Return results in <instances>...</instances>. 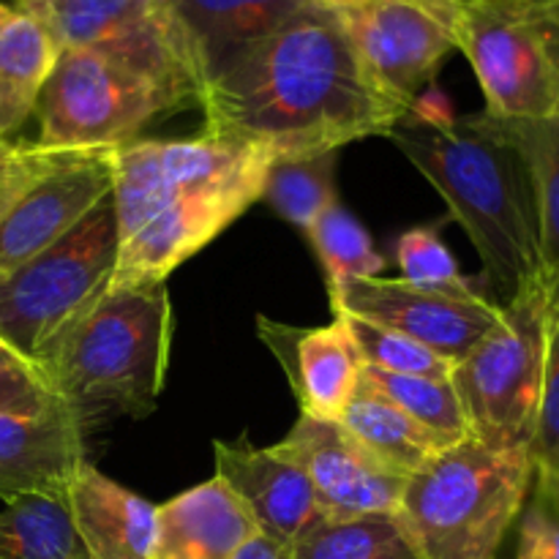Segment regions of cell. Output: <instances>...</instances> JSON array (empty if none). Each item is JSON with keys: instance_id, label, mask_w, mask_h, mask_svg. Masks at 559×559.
<instances>
[{"instance_id": "obj_19", "label": "cell", "mask_w": 559, "mask_h": 559, "mask_svg": "<svg viewBox=\"0 0 559 559\" xmlns=\"http://www.w3.org/2000/svg\"><path fill=\"white\" fill-rule=\"evenodd\" d=\"M66 508L87 559H147L156 538V508L82 464L66 489Z\"/></svg>"}, {"instance_id": "obj_6", "label": "cell", "mask_w": 559, "mask_h": 559, "mask_svg": "<svg viewBox=\"0 0 559 559\" xmlns=\"http://www.w3.org/2000/svg\"><path fill=\"white\" fill-rule=\"evenodd\" d=\"M456 49L473 66L489 115H559V0H462Z\"/></svg>"}, {"instance_id": "obj_1", "label": "cell", "mask_w": 559, "mask_h": 559, "mask_svg": "<svg viewBox=\"0 0 559 559\" xmlns=\"http://www.w3.org/2000/svg\"><path fill=\"white\" fill-rule=\"evenodd\" d=\"M200 109L207 136L262 145L282 162L385 136L413 107L369 74L336 11L304 3L207 80Z\"/></svg>"}, {"instance_id": "obj_14", "label": "cell", "mask_w": 559, "mask_h": 559, "mask_svg": "<svg viewBox=\"0 0 559 559\" xmlns=\"http://www.w3.org/2000/svg\"><path fill=\"white\" fill-rule=\"evenodd\" d=\"M273 448L304 469L328 522L402 511L409 478L371 456L338 420L300 415Z\"/></svg>"}, {"instance_id": "obj_35", "label": "cell", "mask_w": 559, "mask_h": 559, "mask_svg": "<svg viewBox=\"0 0 559 559\" xmlns=\"http://www.w3.org/2000/svg\"><path fill=\"white\" fill-rule=\"evenodd\" d=\"M52 402L58 399L52 396L36 366L16 355L14 349H5L0 355V418L38 413Z\"/></svg>"}, {"instance_id": "obj_3", "label": "cell", "mask_w": 559, "mask_h": 559, "mask_svg": "<svg viewBox=\"0 0 559 559\" xmlns=\"http://www.w3.org/2000/svg\"><path fill=\"white\" fill-rule=\"evenodd\" d=\"M169 287L104 289L36 360L52 396L87 431L107 418H145L156 409L173 353Z\"/></svg>"}, {"instance_id": "obj_12", "label": "cell", "mask_w": 559, "mask_h": 559, "mask_svg": "<svg viewBox=\"0 0 559 559\" xmlns=\"http://www.w3.org/2000/svg\"><path fill=\"white\" fill-rule=\"evenodd\" d=\"M331 295L333 314L358 317L404 333L459 364L497 325L502 306L486 295H451L415 287L404 278H355Z\"/></svg>"}, {"instance_id": "obj_18", "label": "cell", "mask_w": 559, "mask_h": 559, "mask_svg": "<svg viewBox=\"0 0 559 559\" xmlns=\"http://www.w3.org/2000/svg\"><path fill=\"white\" fill-rule=\"evenodd\" d=\"M257 331L271 347L298 399L300 415L338 420L360 382V355L344 320L322 328H293L257 317Z\"/></svg>"}, {"instance_id": "obj_9", "label": "cell", "mask_w": 559, "mask_h": 559, "mask_svg": "<svg viewBox=\"0 0 559 559\" xmlns=\"http://www.w3.org/2000/svg\"><path fill=\"white\" fill-rule=\"evenodd\" d=\"M55 47L96 49L118 58L200 107L207 74L167 0H16Z\"/></svg>"}, {"instance_id": "obj_17", "label": "cell", "mask_w": 559, "mask_h": 559, "mask_svg": "<svg viewBox=\"0 0 559 559\" xmlns=\"http://www.w3.org/2000/svg\"><path fill=\"white\" fill-rule=\"evenodd\" d=\"M82 420L52 402L38 413L0 418V500L63 497L76 469L87 462Z\"/></svg>"}, {"instance_id": "obj_16", "label": "cell", "mask_w": 559, "mask_h": 559, "mask_svg": "<svg viewBox=\"0 0 559 559\" xmlns=\"http://www.w3.org/2000/svg\"><path fill=\"white\" fill-rule=\"evenodd\" d=\"M216 478L233 491L260 535L293 549L322 522L314 489L304 469L276 448H254L246 437L213 442Z\"/></svg>"}, {"instance_id": "obj_27", "label": "cell", "mask_w": 559, "mask_h": 559, "mask_svg": "<svg viewBox=\"0 0 559 559\" xmlns=\"http://www.w3.org/2000/svg\"><path fill=\"white\" fill-rule=\"evenodd\" d=\"M338 153L282 158L271 167L262 189V200L293 227L309 229L314 218L336 200Z\"/></svg>"}, {"instance_id": "obj_36", "label": "cell", "mask_w": 559, "mask_h": 559, "mask_svg": "<svg viewBox=\"0 0 559 559\" xmlns=\"http://www.w3.org/2000/svg\"><path fill=\"white\" fill-rule=\"evenodd\" d=\"M233 559H293V551H289V546L276 544L265 535H254Z\"/></svg>"}, {"instance_id": "obj_29", "label": "cell", "mask_w": 559, "mask_h": 559, "mask_svg": "<svg viewBox=\"0 0 559 559\" xmlns=\"http://www.w3.org/2000/svg\"><path fill=\"white\" fill-rule=\"evenodd\" d=\"M364 377L391 399L396 407H402L409 418L418 420L420 426L435 431L437 437L456 445V442L469 440V426L464 418L462 402L453 388L451 377L448 380H435V377H407V374H388L364 366Z\"/></svg>"}, {"instance_id": "obj_5", "label": "cell", "mask_w": 559, "mask_h": 559, "mask_svg": "<svg viewBox=\"0 0 559 559\" xmlns=\"http://www.w3.org/2000/svg\"><path fill=\"white\" fill-rule=\"evenodd\" d=\"M546 364V276L502 306L497 325L453 369L469 437L495 451H530Z\"/></svg>"}, {"instance_id": "obj_38", "label": "cell", "mask_w": 559, "mask_h": 559, "mask_svg": "<svg viewBox=\"0 0 559 559\" xmlns=\"http://www.w3.org/2000/svg\"><path fill=\"white\" fill-rule=\"evenodd\" d=\"M535 473L544 475V478L549 480L551 486H555V491L559 495V464H557V467H551V469H535Z\"/></svg>"}, {"instance_id": "obj_39", "label": "cell", "mask_w": 559, "mask_h": 559, "mask_svg": "<svg viewBox=\"0 0 559 559\" xmlns=\"http://www.w3.org/2000/svg\"><path fill=\"white\" fill-rule=\"evenodd\" d=\"M14 14H16L14 9H9V5H3V3H0V27H3L5 22H9L11 16H14Z\"/></svg>"}, {"instance_id": "obj_25", "label": "cell", "mask_w": 559, "mask_h": 559, "mask_svg": "<svg viewBox=\"0 0 559 559\" xmlns=\"http://www.w3.org/2000/svg\"><path fill=\"white\" fill-rule=\"evenodd\" d=\"M289 551L293 559H424L399 513L322 519Z\"/></svg>"}, {"instance_id": "obj_22", "label": "cell", "mask_w": 559, "mask_h": 559, "mask_svg": "<svg viewBox=\"0 0 559 559\" xmlns=\"http://www.w3.org/2000/svg\"><path fill=\"white\" fill-rule=\"evenodd\" d=\"M338 424L349 431L374 459L385 467L396 469L404 478L426 467L431 459L440 456L448 445L442 437L409 418L402 407L382 396L360 371V382L349 399L347 409L342 413Z\"/></svg>"}, {"instance_id": "obj_28", "label": "cell", "mask_w": 559, "mask_h": 559, "mask_svg": "<svg viewBox=\"0 0 559 559\" xmlns=\"http://www.w3.org/2000/svg\"><path fill=\"white\" fill-rule=\"evenodd\" d=\"M306 238L325 267L328 293H336L355 278H374L385 271V260L371 243V235L342 202L325 207L306 229Z\"/></svg>"}, {"instance_id": "obj_10", "label": "cell", "mask_w": 559, "mask_h": 559, "mask_svg": "<svg viewBox=\"0 0 559 559\" xmlns=\"http://www.w3.org/2000/svg\"><path fill=\"white\" fill-rule=\"evenodd\" d=\"M273 164L276 156L267 147L207 134L197 140H134L115 147L112 200L120 243L173 202Z\"/></svg>"}, {"instance_id": "obj_4", "label": "cell", "mask_w": 559, "mask_h": 559, "mask_svg": "<svg viewBox=\"0 0 559 559\" xmlns=\"http://www.w3.org/2000/svg\"><path fill=\"white\" fill-rule=\"evenodd\" d=\"M535 480L530 451L462 440L404 486L402 516L424 559H495Z\"/></svg>"}, {"instance_id": "obj_26", "label": "cell", "mask_w": 559, "mask_h": 559, "mask_svg": "<svg viewBox=\"0 0 559 559\" xmlns=\"http://www.w3.org/2000/svg\"><path fill=\"white\" fill-rule=\"evenodd\" d=\"M500 120L527 162L540 218V251L546 276L559 273V115L538 120Z\"/></svg>"}, {"instance_id": "obj_24", "label": "cell", "mask_w": 559, "mask_h": 559, "mask_svg": "<svg viewBox=\"0 0 559 559\" xmlns=\"http://www.w3.org/2000/svg\"><path fill=\"white\" fill-rule=\"evenodd\" d=\"M0 559H87L63 497H20L0 511Z\"/></svg>"}, {"instance_id": "obj_23", "label": "cell", "mask_w": 559, "mask_h": 559, "mask_svg": "<svg viewBox=\"0 0 559 559\" xmlns=\"http://www.w3.org/2000/svg\"><path fill=\"white\" fill-rule=\"evenodd\" d=\"M55 60L58 47L27 14L16 11L0 27V140H9L36 112Z\"/></svg>"}, {"instance_id": "obj_21", "label": "cell", "mask_w": 559, "mask_h": 559, "mask_svg": "<svg viewBox=\"0 0 559 559\" xmlns=\"http://www.w3.org/2000/svg\"><path fill=\"white\" fill-rule=\"evenodd\" d=\"M309 0H167L207 80Z\"/></svg>"}, {"instance_id": "obj_37", "label": "cell", "mask_w": 559, "mask_h": 559, "mask_svg": "<svg viewBox=\"0 0 559 559\" xmlns=\"http://www.w3.org/2000/svg\"><path fill=\"white\" fill-rule=\"evenodd\" d=\"M309 3H317L322 5V9H331V11H353V9H360V5H366L369 0H309Z\"/></svg>"}, {"instance_id": "obj_30", "label": "cell", "mask_w": 559, "mask_h": 559, "mask_svg": "<svg viewBox=\"0 0 559 559\" xmlns=\"http://www.w3.org/2000/svg\"><path fill=\"white\" fill-rule=\"evenodd\" d=\"M344 320L349 336H353L355 349L360 355V364L369 369L388 371V374H407V377H435V380H448L456 369L448 358L437 355L435 349L413 342L404 333L391 331V328L374 325V322L358 320V317L336 314Z\"/></svg>"}, {"instance_id": "obj_40", "label": "cell", "mask_w": 559, "mask_h": 559, "mask_svg": "<svg viewBox=\"0 0 559 559\" xmlns=\"http://www.w3.org/2000/svg\"><path fill=\"white\" fill-rule=\"evenodd\" d=\"M5 349H9V347H5V344H3V342H0V355H3V353H5Z\"/></svg>"}, {"instance_id": "obj_15", "label": "cell", "mask_w": 559, "mask_h": 559, "mask_svg": "<svg viewBox=\"0 0 559 559\" xmlns=\"http://www.w3.org/2000/svg\"><path fill=\"white\" fill-rule=\"evenodd\" d=\"M115 147L63 151L0 218V276L58 243L112 194Z\"/></svg>"}, {"instance_id": "obj_20", "label": "cell", "mask_w": 559, "mask_h": 559, "mask_svg": "<svg viewBox=\"0 0 559 559\" xmlns=\"http://www.w3.org/2000/svg\"><path fill=\"white\" fill-rule=\"evenodd\" d=\"M260 535L238 497L213 475L156 508V538L147 559H233Z\"/></svg>"}, {"instance_id": "obj_8", "label": "cell", "mask_w": 559, "mask_h": 559, "mask_svg": "<svg viewBox=\"0 0 559 559\" xmlns=\"http://www.w3.org/2000/svg\"><path fill=\"white\" fill-rule=\"evenodd\" d=\"M178 109H189L183 98L145 71L96 49H60L36 104V142L58 151L120 147Z\"/></svg>"}, {"instance_id": "obj_2", "label": "cell", "mask_w": 559, "mask_h": 559, "mask_svg": "<svg viewBox=\"0 0 559 559\" xmlns=\"http://www.w3.org/2000/svg\"><path fill=\"white\" fill-rule=\"evenodd\" d=\"M385 136L464 227L497 306L546 276L533 175L495 115L451 118L413 104Z\"/></svg>"}, {"instance_id": "obj_31", "label": "cell", "mask_w": 559, "mask_h": 559, "mask_svg": "<svg viewBox=\"0 0 559 559\" xmlns=\"http://www.w3.org/2000/svg\"><path fill=\"white\" fill-rule=\"evenodd\" d=\"M396 260L399 267H402L404 282L415 284V287L437 289V293L451 295L478 293V287H473V282L459 271L456 257L442 243L437 224H424V227L407 229L399 238Z\"/></svg>"}, {"instance_id": "obj_34", "label": "cell", "mask_w": 559, "mask_h": 559, "mask_svg": "<svg viewBox=\"0 0 559 559\" xmlns=\"http://www.w3.org/2000/svg\"><path fill=\"white\" fill-rule=\"evenodd\" d=\"M60 153L63 151L44 147L38 142L0 140V218L38 175L58 162Z\"/></svg>"}, {"instance_id": "obj_11", "label": "cell", "mask_w": 559, "mask_h": 559, "mask_svg": "<svg viewBox=\"0 0 559 559\" xmlns=\"http://www.w3.org/2000/svg\"><path fill=\"white\" fill-rule=\"evenodd\" d=\"M462 0H369L336 11L369 74L413 107L442 60L456 49Z\"/></svg>"}, {"instance_id": "obj_33", "label": "cell", "mask_w": 559, "mask_h": 559, "mask_svg": "<svg viewBox=\"0 0 559 559\" xmlns=\"http://www.w3.org/2000/svg\"><path fill=\"white\" fill-rule=\"evenodd\" d=\"M516 559H559V495L538 473L524 502Z\"/></svg>"}, {"instance_id": "obj_7", "label": "cell", "mask_w": 559, "mask_h": 559, "mask_svg": "<svg viewBox=\"0 0 559 559\" xmlns=\"http://www.w3.org/2000/svg\"><path fill=\"white\" fill-rule=\"evenodd\" d=\"M112 194L66 238L0 276V342L36 364L58 333L107 289L118 260Z\"/></svg>"}, {"instance_id": "obj_13", "label": "cell", "mask_w": 559, "mask_h": 559, "mask_svg": "<svg viewBox=\"0 0 559 559\" xmlns=\"http://www.w3.org/2000/svg\"><path fill=\"white\" fill-rule=\"evenodd\" d=\"M267 173L271 169L251 173L233 183L197 191L164 207L158 216L142 224L131 238L118 246V260L107 287H151L167 282L175 267L205 249L257 200H262Z\"/></svg>"}, {"instance_id": "obj_32", "label": "cell", "mask_w": 559, "mask_h": 559, "mask_svg": "<svg viewBox=\"0 0 559 559\" xmlns=\"http://www.w3.org/2000/svg\"><path fill=\"white\" fill-rule=\"evenodd\" d=\"M530 456L535 469H551L559 464V273L546 276L544 393Z\"/></svg>"}]
</instances>
